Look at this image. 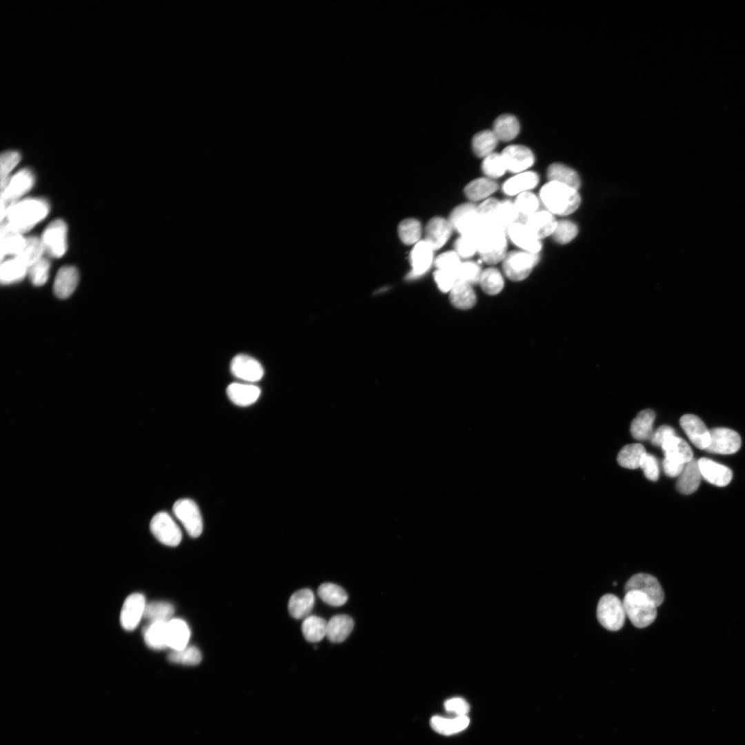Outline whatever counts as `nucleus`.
I'll list each match as a JSON object with an SVG mask.
<instances>
[{"label": "nucleus", "mask_w": 745, "mask_h": 745, "mask_svg": "<svg viewBox=\"0 0 745 745\" xmlns=\"http://www.w3.org/2000/svg\"><path fill=\"white\" fill-rule=\"evenodd\" d=\"M48 212L49 206L45 199L29 198L17 201L8 206L6 223L17 231L23 233L44 219Z\"/></svg>", "instance_id": "1"}, {"label": "nucleus", "mask_w": 745, "mask_h": 745, "mask_svg": "<svg viewBox=\"0 0 745 745\" xmlns=\"http://www.w3.org/2000/svg\"><path fill=\"white\" fill-rule=\"evenodd\" d=\"M539 196L548 211L559 215L573 213L581 202L577 190L554 181L546 183L540 190Z\"/></svg>", "instance_id": "2"}, {"label": "nucleus", "mask_w": 745, "mask_h": 745, "mask_svg": "<svg viewBox=\"0 0 745 745\" xmlns=\"http://www.w3.org/2000/svg\"><path fill=\"white\" fill-rule=\"evenodd\" d=\"M506 231L484 223L475 237L477 253L488 264L503 261L507 252Z\"/></svg>", "instance_id": "3"}, {"label": "nucleus", "mask_w": 745, "mask_h": 745, "mask_svg": "<svg viewBox=\"0 0 745 745\" xmlns=\"http://www.w3.org/2000/svg\"><path fill=\"white\" fill-rule=\"evenodd\" d=\"M626 615L637 628L651 624L657 617V606L645 593L639 590L626 593L623 599Z\"/></svg>", "instance_id": "4"}, {"label": "nucleus", "mask_w": 745, "mask_h": 745, "mask_svg": "<svg viewBox=\"0 0 745 745\" xmlns=\"http://www.w3.org/2000/svg\"><path fill=\"white\" fill-rule=\"evenodd\" d=\"M448 221L460 236L470 237L474 239L484 224L477 206L470 203L457 206L450 213Z\"/></svg>", "instance_id": "5"}, {"label": "nucleus", "mask_w": 745, "mask_h": 745, "mask_svg": "<svg viewBox=\"0 0 745 745\" xmlns=\"http://www.w3.org/2000/svg\"><path fill=\"white\" fill-rule=\"evenodd\" d=\"M626 613L623 602L613 594H606L599 600L597 617L606 629L616 631L621 629L625 622Z\"/></svg>", "instance_id": "6"}, {"label": "nucleus", "mask_w": 745, "mask_h": 745, "mask_svg": "<svg viewBox=\"0 0 745 745\" xmlns=\"http://www.w3.org/2000/svg\"><path fill=\"white\" fill-rule=\"evenodd\" d=\"M539 261V254L514 250L506 254L502 267L506 277L518 281L526 279Z\"/></svg>", "instance_id": "7"}, {"label": "nucleus", "mask_w": 745, "mask_h": 745, "mask_svg": "<svg viewBox=\"0 0 745 745\" xmlns=\"http://www.w3.org/2000/svg\"><path fill=\"white\" fill-rule=\"evenodd\" d=\"M173 513L192 537H199L203 530V522L199 509L190 499H181L173 505Z\"/></svg>", "instance_id": "8"}, {"label": "nucleus", "mask_w": 745, "mask_h": 745, "mask_svg": "<svg viewBox=\"0 0 745 745\" xmlns=\"http://www.w3.org/2000/svg\"><path fill=\"white\" fill-rule=\"evenodd\" d=\"M150 528L156 539L164 545L176 546L181 541V531L168 513L159 512L155 515Z\"/></svg>", "instance_id": "9"}, {"label": "nucleus", "mask_w": 745, "mask_h": 745, "mask_svg": "<svg viewBox=\"0 0 745 745\" xmlns=\"http://www.w3.org/2000/svg\"><path fill=\"white\" fill-rule=\"evenodd\" d=\"M67 226L62 219L51 221L41 237L45 250L52 257H62L67 249Z\"/></svg>", "instance_id": "10"}, {"label": "nucleus", "mask_w": 745, "mask_h": 745, "mask_svg": "<svg viewBox=\"0 0 745 745\" xmlns=\"http://www.w3.org/2000/svg\"><path fill=\"white\" fill-rule=\"evenodd\" d=\"M34 177L28 168H23L8 179L6 184L1 188V201L8 208L7 203H11L26 193L32 187ZM8 205V206H9Z\"/></svg>", "instance_id": "11"}, {"label": "nucleus", "mask_w": 745, "mask_h": 745, "mask_svg": "<svg viewBox=\"0 0 745 745\" xmlns=\"http://www.w3.org/2000/svg\"><path fill=\"white\" fill-rule=\"evenodd\" d=\"M710 431V443L705 450L709 453L729 455L736 453L741 446L739 435L726 428H715Z\"/></svg>", "instance_id": "12"}, {"label": "nucleus", "mask_w": 745, "mask_h": 745, "mask_svg": "<svg viewBox=\"0 0 745 745\" xmlns=\"http://www.w3.org/2000/svg\"><path fill=\"white\" fill-rule=\"evenodd\" d=\"M625 593L630 590H639L645 593L655 604L660 606L664 599V593L659 581L648 573H637L633 575L626 583Z\"/></svg>", "instance_id": "13"}, {"label": "nucleus", "mask_w": 745, "mask_h": 745, "mask_svg": "<svg viewBox=\"0 0 745 745\" xmlns=\"http://www.w3.org/2000/svg\"><path fill=\"white\" fill-rule=\"evenodd\" d=\"M501 155L507 170L515 173L525 172L535 161L533 152L522 145L508 146Z\"/></svg>", "instance_id": "14"}, {"label": "nucleus", "mask_w": 745, "mask_h": 745, "mask_svg": "<svg viewBox=\"0 0 745 745\" xmlns=\"http://www.w3.org/2000/svg\"><path fill=\"white\" fill-rule=\"evenodd\" d=\"M146 604L143 595L133 593L125 600L121 611V624L126 630L137 628L144 615Z\"/></svg>", "instance_id": "15"}, {"label": "nucleus", "mask_w": 745, "mask_h": 745, "mask_svg": "<svg viewBox=\"0 0 745 745\" xmlns=\"http://www.w3.org/2000/svg\"><path fill=\"white\" fill-rule=\"evenodd\" d=\"M230 370L237 378L246 381H257L264 375V368L255 358L246 355H238L231 361Z\"/></svg>", "instance_id": "16"}, {"label": "nucleus", "mask_w": 745, "mask_h": 745, "mask_svg": "<svg viewBox=\"0 0 745 745\" xmlns=\"http://www.w3.org/2000/svg\"><path fill=\"white\" fill-rule=\"evenodd\" d=\"M680 425L691 441L698 448L706 450L710 443V431L696 415L686 414L679 420Z\"/></svg>", "instance_id": "17"}, {"label": "nucleus", "mask_w": 745, "mask_h": 745, "mask_svg": "<svg viewBox=\"0 0 745 745\" xmlns=\"http://www.w3.org/2000/svg\"><path fill=\"white\" fill-rule=\"evenodd\" d=\"M506 235L509 239L523 251L539 254L542 249L540 239L537 238L522 222L517 221L512 224L507 229Z\"/></svg>", "instance_id": "18"}, {"label": "nucleus", "mask_w": 745, "mask_h": 745, "mask_svg": "<svg viewBox=\"0 0 745 745\" xmlns=\"http://www.w3.org/2000/svg\"><path fill=\"white\" fill-rule=\"evenodd\" d=\"M433 251L424 239L415 244L410 255L412 270L408 275L409 279L423 275L429 270L433 260Z\"/></svg>", "instance_id": "19"}, {"label": "nucleus", "mask_w": 745, "mask_h": 745, "mask_svg": "<svg viewBox=\"0 0 745 745\" xmlns=\"http://www.w3.org/2000/svg\"><path fill=\"white\" fill-rule=\"evenodd\" d=\"M698 465L701 475L709 483L717 486H725L731 481V470L708 458H700Z\"/></svg>", "instance_id": "20"}, {"label": "nucleus", "mask_w": 745, "mask_h": 745, "mask_svg": "<svg viewBox=\"0 0 745 745\" xmlns=\"http://www.w3.org/2000/svg\"><path fill=\"white\" fill-rule=\"evenodd\" d=\"M453 228L448 220L433 217L427 223L424 240L434 250L441 248L450 237Z\"/></svg>", "instance_id": "21"}, {"label": "nucleus", "mask_w": 745, "mask_h": 745, "mask_svg": "<svg viewBox=\"0 0 745 745\" xmlns=\"http://www.w3.org/2000/svg\"><path fill=\"white\" fill-rule=\"evenodd\" d=\"M522 223L537 238L541 240L553 235L557 221L549 211L537 210Z\"/></svg>", "instance_id": "22"}, {"label": "nucleus", "mask_w": 745, "mask_h": 745, "mask_svg": "<svg viewBox=\"0 0 745 745\" xmlns=\"http://www.w3.org/2000/svg\"><path fill=\"white\" fill-rule=\"evenodd\" d=\"M79 281V273L74 266L61 268L57 273L53 292L60 299H66L74 291Z\"/></svg>", "instance_id": "23"}, {"label": "nucleus", "mask_w": 745, "mask_h": 745, "mask_svg": "<svg viewBox=\"0 0 745 745\" xmlns=\"http://www.w3.org/2000/svg\"><path fill=\"white\" fill-rule=\"evenodd\" d=\"M315 604V595L308 588H304L295 592L288 602V611L295 619H302L309 616Z\"/></svg>", "instance_id": "24"}, {"label": "nucleus", "mask_w": 745, "mask_h": 745, "mask_svg": "<svg viewBox=\"0 0 745 745\" xmlns=\"http://www.w3.org/2000/svg\"><path fill=\"white\" fill-rule=\"evenodd\" d=\"M22 233L12 228L8 223L1 226V259L7 255L18 256L26 244Z\"/></svg>", "instance_id": "25"}, {"label": "nucleus", "mask_w": 745, "mask_h": 745, "mask_svg": "<svg viewBox=\"0 0 745 745\" xmlns=\"http://www.w3.org/2000/svg\"><path fill=\"white\" fill-rule=\"evenodd\" d=\"M665 458L686 464L693 459V451L688 443L677 435L667 439L662 445Z\"/></svg>", "instance_id": "26"}, {"label": "nucleus", "mask_w": 745, "mask_h": 745, "mask_svg": "<svg viewBox=\"0 0 745 745\" xmlns=\"http://www.w3.org/2000/svg\"><path fill=\"white\" fill-rule=\"evenodd\" d=\"M190 637V630L186 622L171 619L167 622V644L173 650L186 648Z\"/></svg>", "instance_id": "27"}, {"label": "nucleus", "mask_w": 745, "mask_h": 745, "mask_svg": "<svg viewBox=\"0 0 745 745\" xmlns=\"http://www.w3.org/2000/svg\"><path fill=\"white\" fill-rule=\"evenodd\" d=\"M701 476L698 461L693 459L685 464L682 472L678 476L676 484L677 490L684 495L694 493L699 486Z\"/></svg>", "instance_id": "28"}, {"label": "nucleus", "mask_w": 745, "mask_h": 745, "mask_svg": "<svg viewBox=\"0 0 745 745\" xmlns=\"http://www.w3.org/2000/svg\"><path fill=\"white\" fill-rule=\"evenodd\" d=\"M539 182V176L536 172L525 171L517 173L508 179L503 185L504 192L510 196L518 195L528 192L535 187Z\"/></svg>", "instance_id": "29"}, {"label": "nucleus", "mask_w": 745, "mask_h": 745, "mask_svg": "<svg viewBox=\"0 0 745 745\" xmlns=\"http://www.w3.org/2000/svg\"><path fill=\"white\" fill-rule=\"evenodd\" d=\"M354 621L347 615H337L327 622L326 637L333 643L344 642L350 634Z\"/></svg>", "instance_id": "30"}, {"label": "nucleus", "mask_w": 745, "mask_h": 745, "mask_svg": "<svg viewBox=\"0 0 745 745\" xmlns=\"http://www.w3.org/2000/svg\"><path fill=\"white\" fill-rule=\"evenodd\" d=\"M260 393V389L252 384L232 383L227 388L229 399L239 406L252 404L257 400Z\"/></svg>", "instance_id": "31"}, {"label": "nucleus", "mask_w": 745, "mask_h": 745, "mask_svg": "<svg viewBox=\"0 0 745 745\" xmlns=\"http://www.w3.org/2000/svg\"><path fill=\"white\" fill-rule=\"evenodd\" d=\"M450 301L459 309H469L476 303L475 292L472 286L461 281H457L449 292Z\"/></svg>", "instance_id": "32"}, {"label": "nucleus", "mask_w": 745, "mask_h": 745, "mask_svg": "<svg viewBox=\"0 0 745 745\" xmlns=\"http://www.w3.org/2000/svg\"><path fill=\"white\" fill-rule=\"evenodd\" d=\"M655 418V414L650 409L640 411L631 423L632 436L637 440L650 439L653 433V424Z\"/></svg>", "instance_id": "33"}, {"label": "nucleus", "mask_w": 745, "mask_h": 745, "mask_svg": "<svg viewBox=\"0 0 745 745\" xmlns=\"http://www.w3.org/2000/svg\"><path fill=\"white\" fill-rule=\"evenodd\" d=\"M549 181L557 182L575 190L580 186V179L577 173L572 168L558 163L551 164L547 171Z\"/></svg>", "instance_id": "34"}, {"label": "nucleus", "mask_w": 745, "mask_h": 745, "mask_svg": "<svg viewBox=\"0 0 745 745\" xmlns=\"http://www.w3.org/2000/svg\"><path fill=\"white\" fill-rule=\"evenodd\" d=\"M143 638L146 644L152 649L161 650L168 648L167 622H150L143 630Z\"/></svg>", "instance_id": "35"}, {"label": "nucleus", "mask_w": 745, "mask_h": 745, "mask_svg": "<svg viewBox=\"0 0 745 745\" xmlns=\"http://www.w3.org/2000/svg\"><path fill=\"white\" fill-rule=\"evenodd\" d=\"M469 722L470 719L467 715L457 716L453 719L436 715L431 718L430 726L436 732L449 735L464 730Z\"/></svg>", "instance_id": "36"}, {"label": "nucleus", "mask_w": 745, "mask_h": 745, "mask_svg": "<svg viewBox=\"0 0 745 745\" xmlns=\"http://www.w3.org/2000/svg\"><path fill=\"white\" fill-rule=\"evenodd\" d=\"M28 266L14 257L3 262L0 268V280L3 284H10L23 279L28 275Z\"/></svg>", "instance_id": "37"}, {"label": "nucleus", "mask_w": 745, "mask_h": 745, "mask_svg": "<svg viewBox=\"0 0 745 745\" xmlns=\"http://www.w3.org/2000/svg\"><path fill=\"white\" fill-rule=\"evenodd\" d=\"M493 131L499 140L509 141L518 135L519 123L515 116L501 115L495 120Z\"/></svg>", "instance_id": "38"}, {"label": "nucleus", "mask_w": 745, "mask_h": 745, "mask_svg": "<svg viewBox=\"0 0 745 745\" xmlns=\"http://www.w3.org/2000/svg\"><path fill=\"white\" fill-rule=\"evenodd\" d=\"M498 188L497 183L490 178H478L470 181L464 188L466 196L472 201L488 198Z\"/></svg>", "instance_id": "39"}, {"label": "nucleus", "mask_w": 745, "mask_h": 745, "mask_svg": "<svg viewBox=\"0 0 745 745\" xmlns=\"http://www.w3.org/2000/svg\"><path fill=\"white\" fill-rule=\"evenodd\" d=\"M519 219L514 202L510 200L499 201L496 208L493 225L504 230Z\"/></svg>", "instance_id": "40"}, {"label": "nucleus", "mask_w": 745, "mask_h": 745, "mask_svg": "<svg viewBox=\"0 0 745 745\" xmlns=\"http://www.w3.org/2000/svg\"><path fill=\"white\" fill-rule=\"evenodd\" d=\"M327 622L320 617L310 615L306 617L301 625L304 638L309 642H318L326 636Z\"/></svg>", "instance_id": "41"}, {"label": "nucleus", "mask_w": 745, "mask_h": 745, "mask_svg": "<svg viewBox=\"0 0 745 745\" xmlns=\"http://www.w3.org/2000/svg\"><path fill=\"white\" fill-rule=\"evenodd\" d=\"M499 139L493 130H486L477 132L472 139L474 153L479 157H486L494 152Z\"/></svg>", "instance_id": "42"}, {"label": "nucleus", "mask_w": 745, "mask_h": 745, "mask_svg": "<svg viewBox=\"0 0 745 745\" xmlns=\"http://www.w3.org/2000/svg\"><path fill=\"white\" fill-rule=\"evenodd\" d=\"M643 445L632 444L624 446L618 453V464L626 468L635 469L639 467L643 455L646 453Z\"/></svg>", "instance_id": "43"}, {"label": "nucleus", "mask_w": 745, "mask_h": 745, "mask_svg": "<svg viewBox=\"0 0 745 745\" xmlns=\"http://www.w3.org/2000/svg\"><path fill=\"white\" fill-rule=\"evenodd\" d=\"M317 594L325 603L332 606H341L348 600L345 590L332 583L321 584L317 589Z\"/></svg>", "instance_id": "44"}, {"label": "nucleus", "mask_w": 745, "mask_h": 745, "mask_svg": "<svg viewBox=\"0 0 745 745\" xmlns=\"http://www.w3.org/2000/svg\"><path fill=\"white\" fill-rule=\"evenodd\" d=\"M175 612L174 606L166 602H152L146 604L143 617L153 622H166L171 619Z\"/></svg>", "instance_id": "45"}, {"label": "nucleus", "mask_w": 745, "mask_h": 745, "mask_svg": "<svg viewBox=\"0 0 745 745\" xmlns=\"http://www.w3.org/2000/svg\"><path fill=\"white\" fill-rule=\"evenodd\" d=\"M398 234L401 241L406 244H415L419 241L421 234L420 222L414 218L402 220L398 226Z\"/></svg>", "instance_id": "46"}, {"label": "nucleus", "mask_w": 745, "mask_h": 745, "mask_svg": "<svg viewBox=\"0 0 745 745\" xmlns=\"http://www.w3.org/2000/svg\"><path fill=\"white\" fill-rule=\"evenodd\" d=\"M479 284L484 292L496 295L503 288L504 281L501 272L495 268H489L482 271Z\"/></svg>", "instance_id": "47"}, {"label": "nucleus", "mask_w": 745, "mask_h": 745, "mask_svg": "<svg viewBox=\"0 0 745 745\" xmlns=\"http://www.w3.org/2000/svg\"><path fill=\"white\" fill-rule=\"evenodd\" d=\"M45 250L41 239L37 237L26 239V244L21 252L17 256L28 268L42 257Z\"/></svg>", "instance_id": "48"}, {"label": "nucleus", "mask_w": 745, "mask_h": 745, "mask_svg": "<svg viewBox=\"0 0 745 745\" xmlns=\"http://www.w3.org/2000/svg\"><path fill=\"white\" fill-rule=\"evenodd\" d=\"M514 204L519 219L524 221L529 216L538 210L539 201L534 194L528 191L517 195Z\"/></svg>", "instance_id": "49"}, {"label": "nucleus", "mask_w": 745, "mask_h": 745, "mask_svg": "<svg viewBox=\"0 0 745 745\" xmlns=\"http://www.w3.org/2000/svg\"><path fill=\"white\" fill-rule=\"evenodd\" d=\"M168 659L176 664L196 665L201 660L199 650L193 646H187L182 650H173L168 655Z\"/></svg>", "instance_id": "50"}, {"label": "nucleus", "mask_w": 745, "mask_h": 745, "mask_svg": "<svg viewBox=\"0 0 745 745\" xmlns=\"http://www.w3.org/2000/svg\"><path fill=\"white\" fill-rule=\"evenodd\" d=\"M481 168L488 178L492 179L501 177L507 170L501 155L496 152L484 157Z\"/></svg>", "instance_id": "51"}, {"label": "nucleus", "mask_w": 745, "mask_h": 745, "mask_svg": "<svg viewBox=\"0 0 745 745\" xmlns=\"http://www.w3.org/2000/svg\"><path fill=\"white\" fill-rule=\"evenodd\" d=\"M481 270L479 264L471 261L461 262L456 270L458 281L464 282L470 285L479 283Z\"/></svg>", "instance_id": "52"}, {"label": "nucleus", "mask_w": 745, "mask_h": 745, "mask_svg": "<svg viewBox=\"0 0 745 745\" xmlns=\"http://www.w3.org/2000/svg\"><path fill=\"white\" fill-rule=\"evenodd\" d=\"M50 267L49 261L43 257L30 265L28 275L32 284L36 286L43 285L48 279Z\"/></svg>", "instance_id": "53"}, {"label": "nucleus", "mask_w": 745, "mask_h": 745, "mask_svg": "<svg viewBox=\"0 0 745 745\" xmlns=\"http://www.w3.org/2000/svg\"><path fill=\"white\" fill-rule=\"evenodd\" d=\"M21 159V155L15 150H8L1 154L0 157L1 188L9 179V174Z\"/></svg>", "instance_id": "54"}, {"label": "nucleus", "mask_w": 745, "mask_h": 745, "mask_svg": "<svg viewBox=\"0 0 745 745\" xmlns=\"http://www.w3.org/2000/svg\"><path fill=\"white\" fill-rule=\"evenodd\" d=\"M577 232V227L574 223L568 220H561L557 221L552 235L557 242L567 244L576 237Z\"/></svg>", "instance_id": "55"}, {"label": "nucleus", "mask_w": 745, "mask_h": 745, "mask_svg": "<svg viewBox=\"0 0 745 745\" xmlns=\"http://www.w3.org/2000/svg\"><path fill=\"white\" fill-rule=\"evenodd\" d=\"M461 263L460 257L455 251L445 252L439 255L434 261L437 269L450 270L455 272Z\"/></svg>", "instance_id": "56"}, {"label": "nucleus", "mask_w": 745, "mask_h": 745, "mask_svg": "<svg viewBox=\"0 0 745 745\" xmlns=\"http://www.w3.org/2000/svg\"><path fill=\"white\" fill-rule=\"evenodd\" d=\"M455 251L460 258L468 259L477 252L475 240L470 237L460 236L455 242Z\"/></svg>", "instance_id": "57"}, {"label": "nucleus", "mask_w": 745, "mask_h": 745, "mask_svg": "<svg viewBox=\"0 0 745 745\" xmlns=\"http://www.w3.org/2000/svg\"><path fill=\"white\" fill-rule=\"evenodd\" d=\"M434 279L439 289L444 292H449L457 281L456 272L446 270L437 269Z\"/></svg>", "instance_id": "58"}, {"label": "nucleus", "mask_w": 745, "mask_h": 745, "mask_svg": "<svg viewBox=\"0 0 745 745\" xmlns=\"http://www.w3.org/2000/svg\"><path fill=\"white\" fill-rule=\"evenodd\" d=\"M639 467L647 479L651 481L658 479L659 465L657 459L653 455L646 453L642 458Z\"/></svg>", "instance_id": "59"}, {"label": "nucleus", "mask_w": 745, "mask_h": 745, "mask_svg": "<svg viewBox=\"0 0 745 745\" xmlns=\"http://www.w3.org/2000/svg\"><path fill=\"white\" fill-rule=\"evenodd\" d=\"M446 711L453 713L457 716H465L469 711V704L461 697H453L446 700L444 703Z\"/></svg>", "instance_id": "60"}, {"label": "nucleus", "mask_w": 745, "mask_h": 745, "mask_svg": "<svg viewBox=\"0 0 745 745\" xmlns=\"http://www.w3.org/2000/svg\"><path fill=\"white\" fill-rule=\"evenodd\" d=\"M674 435H676V433L672 427L668 425H663L659 427L653 433L650 439L654 446H662V444L667 439Z\"/></svg>", "instance_id": "61"}, {"label": "nucleus", "mask_w": 745, "mask_h": 745, "mask_svg": "<svg viewBox=\"0 0 745 745\" xmlns=\"http://www.w3.org/2000/svg\"><path fill=\"white\" fill-rule=\"evenodd\" d=\"M685 464H681L671 459L664 458L663 461V468L665 474L670 477H675L679 476L682 472Z\"/></svg>", "instance_id": "62"}]
</instances>
